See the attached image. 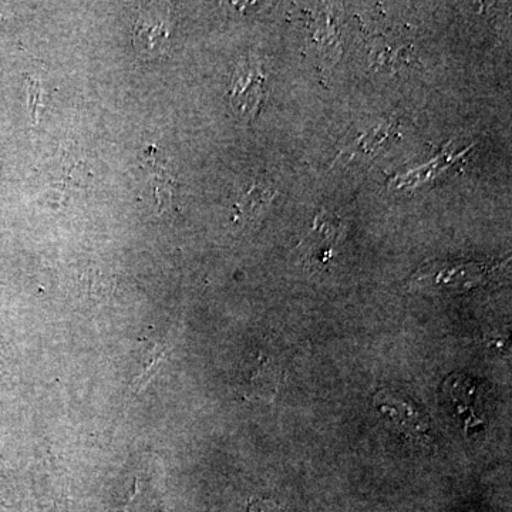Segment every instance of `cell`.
<instances>
[{
  "label": "cell",
  "mask_w": 512,
  "mask_h": 512,
  "mask_svg": "<svg viewBox=\"0 0 512 512\" xmlns=\"http://www.w3.org/2000/svg\"><path fill=\"white\" fill-rule=\"evenodd\" d=\"M266 76L254 60L239 63L231 82L229 100L239 116L254 119L265 99Z\"/></svg>",
  "instance_id": "3"
},
{
  "label": "cell",
  "mask_w": 512,
  "mask_h": 512,
  "mask_svg": "<svg viewBox=\"0 0 512 512\" xmlns=\"http://www.w3.org/2000/svg\"><path fill=\"white\" fill-rule=\"evenodd\" d=\"M251 512H295L289 508L281 507V505L272 503V501H256L249 507Z\"/></svg>",
  "instance_id": "9"
},
{
  "label": "cell",
  "mask_w": 512,
  "mask_h": 512,
  "mask_svg": "<svg viewBox=\"0 0 512 512\" xmlns=\"http://www.w3.org/2000/svg\"><path fill=\"white\" fill-rule=\"evenodd\" d=\"M345 237V225L338 218L320 212L309 234L299 245L303 261L312 268H323L338 254V247Z\"/></svg>",
  "instance_id": "2"
},
{
  "label": "cell",
  "mask_w": 512,
  "mask_h": 512,
  "mask_svg": "<svg viewBox=\"0 0 512 512\" xmlns=\"http://www.w3.org/2000/svg\"><path fill=\"white\" fill-rule=\"evenodd\" d=\"M168 42V29L160 16H143L134 28V43L140 52H163Z\"/></svg>",
  "instance_id": "5"
},
{
  "label": "cell",
  "mask_w": 512,
  "mask_h": 512,
  "mask_svg": "<svg viewBox=\"0 0 512 512\" xmlns=\"http://www.w3.org/2000/svg\"><path fill=\"white\" fill-rule=\"evenodd\" d=\"M266 198L269 197L268 190H264L262 187H252V190L247 192L244 198H242L241 205H239V212L247 215L249 218H254L261 212L262 207L266 204Z\"/></svg>",
  "instance_id": "7"
},
{
  "label": "cell",
  "mask_w": 512,
  "mask_h": 512,
  "mask_svg": "<svg viewBox=\"0 0 512 512\" xmlns=\"http://www.w3.org/2000/svg\"><path fill=\"white\" fill-rule=\"evenodd\" d=\"M279 389V370L272 363V360L259 356L252 375L242 386V394L248 400H269L274 399Z\"/></svg>",
  "instance_id": "4"
},
{
  "label": "cell",
  "mask_w": 512,
  "mask_h": 512,
  "mask_svg": "<svg viewBox=\"0 0 512 512\" xmlns=\"http://www.w3.org/2000/svg\"><path fill=\"white\" fill-rule=\"evenodd\" d=\"M165 353H167L165 345H154L153 348L148 349L147 355L143 360L141 373L133 380V384H131V392L138 393L140 390L144 389V386H147L148 382H150L158 372V369L163 366Z\"/></svg>",
  "instance_id": "6"
},
{
  "label": "cell",
  "mask_w": 512,
  "mask_h": 512,
  "mask_svg": "<svg viewBox=\"0 0 512 512\" xmlns=\"http://www.w3.org/2000/svg\"><path fill=\"white\" fill-rule=\"evenodd\" d=\"M375 407L386 419L390 426L397 433L402 434L404 439L413 441L417 446L429 448L433 444V424L429 414L421 407L410 402L402 394L392 390H382L373 399Z\"/></svg>",
  "instance_id": "1"
},
{
  "label": "cell",
  "mask_w": 512,
  "mask_h": 512,
  "mask_svg": "<svg viewBox=\"0 0 512 512\" xmlns=\"http://www.w3.org/2000/svg\"><path fill=\"white\" fill-rule=\"evenodd\" d=\"M29 94V109L32 113L33 120H37L39 117V106H40V84L36 80L29 79L28 86Z\"/></svg>",
  "instance_id": "8"
}]
</instances>
